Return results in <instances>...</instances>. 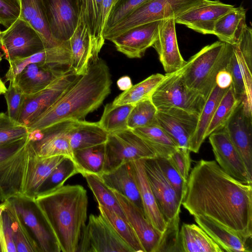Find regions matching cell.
Masks as SVG:
<instances>
[{
	"instance_id": "cell-1",
	"label": "cell",
	"mask_w": 252,
	"mask_h": 252,
	"mask_svg": "<svg viewBox=\"0 0 252 252\" xmlns=\"http://www.w3.org/2000/svg\"><path fill=\"white\" fill-rule=\"evenodd\" d=\"M182 205L247 241L252 236V186L225 172L215 160L201 159L189 174Z\"/></svg>"
},
{
	"instance_id": "cell-2",
	"label": "cell",
	"mask_w": 252,
	"mask_h": 252,
	"mask_svg": "<svg viewBox=\"0 0 252 252\" xmlns=\"http://www.w3.org/2000/svg\"><path fill=\"white\" fill-rule=\"evenodd\" d=\"M108 66L101 59L92 62L87 71L78 75L65 91L28 126L29 132L70 120H81L96 110L111 93Z\"/></svg>"
},
{
	"instance_id": "cell-3",
	"label": "cell",
	"mask_w": 252,
	"mask_h": 252,
	"mask_svg": "<svg viewBox=\"0 0 252 252\" xmlns=\"http://www.w3.org/2000/svg\"><path fill=\"white\" fill-rule=\"evenodd\" d=\"M34 201L62 252H76L87 220L88 197L81 185H63L38 194Z\"/></svg>"
},
{
	"instance_id": "cell-4",
	"label": "cell",
	"mask_w": 252,
	"mask_h": 252,
	"mask_svg": "<svg viewBox=\"0 0 252 252\" xmlns=\"http://www.w3.org/2000/svg\"><path fill=\"white\" fill-rule=\"evenodd\" d=\"M232 45L217 41L202 48L186 61L183 73L186 85L205 100L216 85L218 73L226 67Z\"/></svg>"
},
{
	"instance_id": "cell-5",
	"label": "cell",
	"mask_w": 252,
	"mask_h": 252,
	"mask_svg": "<svg viewBox=\"0 0 252 252\" xmlns=\"http://www.w3.org/2000/svg\"><path fill=\"white\" fill-rule=\"evenodd\" d=\"M185 64L179 70L165 74L151 100L157 109L177 108L199 115L206 100L186 85L183 78Z\"/></svg>"
},
{
	"instance_id": "cell-6",
	"label": "cell",
	"mask_w": 252,
	"mask_h": 252,
	"mask_svg": "<svg viewBox=\"0 0 252 252\" xmlns=\"http://www.w3.org/2000/svg\"><path fill=\"white\" fill-rule=\"evenodd\" d=\"M200 0H149L115 26L103 33L110 40L134 27L167 18L175 19Z\"/></svg>"
},
{
	"instance_id": "cell-7",
	"label": "cell",
	"mask_w": 252,
	"mask_h": 252,
	"mask_svg": "<svg viewBox=\"0 0 252 252\" xmlns=\"http://www.w3.org/2000/svg\"><path fill=\"white\" fill-rule=\"evenodd\" d=\"M104 146L103 173L126 163L158 157L146 142L129 128L108 133Z\"/></svg>"
},
{
	"instance_id": "cell-8",
	"label": "cell",
	"mask_w": 252,
	"mask_h": 252,
	"mask_svg": "<svg viewBox=\"0 0 252 252\" xmlns=\"http://www.w3.org/2000/svg\"><path fill=\"white\" fill-rule=\"evenodd\" d=\"M76 252H134L100 214H91Z\"/></svg>"
},
{
	"instance_id": "cell-9",
	"label": "cell",
	"mask_w": 252,
	"mask_h": 252,
	"mask_svg": "<svg viewBox=\"0 0 252 252\" xmlns=\"http://www.w3.org/2000/svg\"><path fill=\"white\" fill-rule=\"evenodd\" d=\"M44 48L38 33L21 19L0 32V52L9 63L30 57Z\"/></svg>"
},
{
	"instance_id": "cell-10",
	"label": "cell",
	"mask_w": 252,
	"mask_h": 252,
	"mask_svg": "<svg viewBox=\"0 0 252 252\" xmlns=\"http://www.w3.org/2000/svg\"><path fill=\"white\" fill-rule=\"evenodd\" d=\"M8 200L41 252H61L53 233L34 199L19 195Z\"/></svg>"
},
{
	"instance_id": "cell-11",
	"label": "cell",
	"mask_w": 252,
	"mask_h": 252,
	"mask_svg": "<svg viewBox=\"0 0 252 252\" xmlns=\"http://www.w3.org/2000/svg\"><path fill=\"white\" fill-rule=\"evenodd\" d=\"M78 75L70 67L39 91L25 94L17 122L27 126L52 105Z\"/></svg>"
},
{
	"instance_id": "cell-12",
	"label": "cell",
	"mask_w": 252,
	"mask_h": 252,
	"mask_svg": "<svg viewBox=\"0 0 252 252\" xmlns=\"http://www.w3.org/2000/svg\"><path fill=\"white\" fill-rule=\"evenodd\" d=\"M27 136L0 144V196L11 191L21 181L26 168L20 151L27 145Z\"/></svg>"
},
{
	"instance_id": "cell-13",
	"label": "cell",
	"mask_w": 252,
	"mask_h": 252,
	"mask_svg": "<svg viewBox=\"0 0 252 252\" xmlns=\"http://www.w3.org/2000/svg\"><path fill=\"white\" fill-rule=\"evenodd\" d=\"M199 116L183 109L166 108L158 109L154 123L172 138L179 148L186 150H189V142L196 130Z\"/></svg>"
},
{
	"instance_id": "cell-14",
	"label": "cell",
	"mask_w": 252,
	"mask_h": 252,
	"mask_svg": "<svg viewBox=\"0 0 252 252\" xmlns=\"http://www.w3.org/2000/svg\"><path fill=\"white\" fill-rule=\"evenodd\" d=\"M234 7L219 0H200L176 17L175 21L200 33L213 34L217 21Z\"/></svg>"
},
{
	"instance_id": "cell-15",
	"label": "cell",
	"mask_w": 252,
	"mask_h": 252,
	"mask_svg": "<svg viewBox=\"0 0 252 252\" xmlns=\"http://www.w3.org/2000/svg\"><path fill=\"white\" fill-rule=\"evenodd\" d=\"M208 137L216 162L220 167L237 180L252 185V178L225 128L216 131Z\"/></svg>"
},
{
	"instance_id": "cell-16",
	"label": "cell",
	"mask_w": 252,
	"mask_h": 252,
	"mask_svg": "<svg viewBox=\"0 0 252 252\" xmlns=\"http://www.w3.org/2000/svg\"><path fill=\"white\" fill-rule=\"evenodd\" d=\"M145 172L158 206L166 221L181 212V203L156 158L143 159Z\"/></svg>"
},
{
	"instance_id": "cell-17",
	"label": "cell",
	"mask_w": 252,
	"mask_h": 252,
	"mask_svg": "<svg viewBox=\"0 0 252 252\" xmlns=\"http://www.w3.org/2000/svg\"><path fill=\"white\" fill-rule=\"evenodd\" d=\"M29 138L37 157L63 156L73 160V151L65 132L64 123L29 132Z\"/></svg>"
},
{
	"instance_id": "cell-18",
	"label": "cell",
	"mask_w": 252,
	"mask_h": 252,
	"mask_svg": "<svg viewBox=\"0 0 252 252\" xmlns=\"http://www.w3.org/2000/svg\"><path fill=\"white\" fill-rule=\"evenodd\" d=\"M231 45L226 68L231 73L235 94L241 100L245 112L252 116V63L245 58L237 43Z\"/></svg>"
},
{
	"instance_id": "cell-19",
	"label": "cell",
	"mask_w": 252,
	"mask_h": 252,
	"mask_svg": "<svg viewBox=\"0 0 252 252\" xmlns=\"http://www.w3.org/2000/svg\"><path fill=\"white\" fill-rule=\"evenodd\" d=\"M51 32L60 41H67L75 30L79 15L72 0H42Z\"/></svg>"
},
{
	"instance_id": "cell-20",
	"label": "cell",
	"mask_w": 252,
	"mask_h": 252,
	"mask_svg": "<svg viewBox=\"0 0 252 252\" xmlns=\"http://www.w3.org/2000/svg\"><path fill=\"white\" fill-rule=\"evenodd\" d=\"M175 25L174 18L160 20L156 39L152 46L166 73L179 70L186 63L179 50Z\"/></svg>"
},
{
	"instance_id": "cell-21",
	"label": "cell",
	"mask_w": 252,
	"mask_h": 252,
	"mask_svg": "<svg viewBox=\"0 0 252 252\" xmlns=\"http://www.w3.org/2000/svg\"><path fill=\"white\" fill-rule=\"evenodd\" d=\"M159 22L154 21L134 27L110 41L114 43L118 51L127 57L141 58L154 43Z\"/></svg>"
},
{
	"instance_id": "cell-22",
	"label": "cell",
	"mask_w": 252,
	"mask_h": 252,
	"mask_svg": "<svg viewBox=\"0 0 252 252\" xmlns=\"http://www.w3.org/2000/svg\"><path fill=\"white\" fill-rule=\"evenodd\" d=\"M224 128L252 178V116L246 113L241 102Z\"/></svg>"
},
{
	"instance_id": "cell-23",
	"label": "cell",
	"mask_w": 252,
	"mask_h": 252,
	"mask_svg": "<svg viewBox=\"0 0 252 252\" xmlns=\"http://www.w3.org/2000/svg\"><path fill=\"white\" fill-rule=\"evenodd\" d=\"M117 198L145 252H157L162 233L158 231L146 218L144 213L127 198L111 189Z\"/></svg>"
},
{
	"instance_id": "cell-24",
	"label": "cell",
	"mask_w": 252,
	"mask_h": 252,
	"mask_svg": "<svg viewBox=\"0 0 252 252\" xmlns=\"http://www.w3.org/2000/svg\"><path fill=\"white\" fill-rule=\"evenodd\" d=\"M71 50L68 41H63L55 46L44 48L27 58L14 60L9 63V68L5 75V81H12L27 65L40 63L56 67H70Z\"/></svg>"
},
{
	"instance_id": "cell-25",
	"label": "cell",
	"mask_w": 252,
	"mask_h": 252,
	"mask_svg": "<svg viewBox=\"0 0 252 252\" xmlns=\"http://www.w3.org/2000/svg\"><path fill=\"white\" fill-rule=\"evenodd\" d=\"M79 17L77 27L68 41L71 55L70 68L76 75H82L87 71L91 63L99 59V53L93 45L88 27Z\"/></svg>"
},
{
	"instance_id": "cell-26",
	"label": "cell",
	"mask_w": 252,
	"mask_h": 252,
	"mask_svg": "<svg viewBox=\"0 0 252 252\" xmlns=\"http://www.w3.org/2000/svg\"><path fill=\"white\" fill-rule=\"evenodd\" d=\"M68 68L32 63L25 67L11 82L14 83L25 94H30L45 88Z\"/></svg>"
},
{
	"instance_id": "cell-27",
	"label": "cell",
	"mask_w": 252,
	"mask_h": 252,
	"mask_svg": "<svg viewBox=\"0 0 252 252\" xmlns=\"http://www.w3.org/2000/svg\"><path fill=\"white\" fill-rule=\"evenodd\" d=\"M63 122L73 152L104 144L107 140L108 133L101 127L98 122L83 120Z\"/></svg>"
},
{
	"instance_id": "cell-28",
	"label": "cell",
	"mask_w": 252,
	"mask_h": 252,
	"mask_svg": "<svg viewBox=\"0 0 252 252\" xmlns=\"http://www.w3.org/2000/svg\"><path fill=\"white\" fill-rule=\"evenodd\" d=\"M100 177L109 188L126 196L144 213L133 162L123 164Z\"/></svg>"
},
{
	"instance_id": "cell-29",
	"label": "cell",
	"mask_w": 252,
	"mask_h": 252,
	"mask_svg": "<svg viewBox=\"0 0 252 252\" xmlns=\"http://www.w3.org/2000/svg\"><path fill=\"white\" fill-rule=\"evenodd\" d=\"M144 214L147 220L160 233L165 230L167 221L161 213L150 186L143 159L133 162Z\"/></svg>"
},
{
	"instance_id": "cell-30",
	"label": "cell",
	"mask_w": 252,
	"mask_h": 252,
	"mask_svg": "<svg viewBox=\"0 0 252 252\" xmlns=\"http://www.w3.org/2000/svg\"><path fill=\"white\" fill-rule=\"evenodd\" d=\"M19 18L27 22L39 34L45 48L55 46L63 41L56 39L52 34L42 0H19Z\"/></svg>"
},
{
	"instance_id": "cell-31",
	"label": "cell",
	"mask_w": 252,
	"mask_h": 252,
	"mask_svg": "<svg viewBox=\"0 0 252 252\" xmlns=\"http://www.w3.org/2000/svg\"><path fill=\"white\" fill-rule=\"evenodd\" d=\"M246 12L247 10L241 5L234 7L219 19L213 34L220 41L230 45L236 44L247 26Z\"/></svg>"
},
{
	"instance_id": "cell-32",
	"label": "cell",
	"mask_w": 252,
	"mask_h": 252,
	"mask_svg": "<svg viewBox=\"0 0 252 252\" xmlns=\"http://www.w3.org/2000/svg\"><path fill=\"white\" fill-rule=\"evenodd\" d=\"M196 223L224 251L249 252L247 241L236 234L203 217H194Z\"/></svg>"
},
{
	"instance_id": "cell-33",
	"label": "cell",
	"mask_w": 252,
	"mask_h": 252,
	"mask_svg": "<svg viewBox=\"0 0 252 252\" xmlns=\"http://www.w3.org/2000/svg\"><path fill=\"white\" fill-rule=\"evenodd\" d=\"M179 234L183 252H224L199 225L183 223Z\"/></svg>"
},
{
	"instance_id": "cell-34",
	"label": "cell",
	"mask_w": 252,
	"mask_h": 252,
	"mask_svg": "<svg viewBox=\"0 0 252 252\" xmlns=\"http://www.w3.org/2000/svg\"><path fill=\"white\" fill-rule=\"evenodd\" d=\"M228 89H221L216 85L206 99L199 115L196 130L189 142L188 149L190 152L195 153L199 152L202 143L206 138V131L216 109Z\"/></svg>"
},
{
	"instance_id": "cell-35",
	"label": "cell",
	"mask_w": 252,
	"mask_h": 252,
	"mask_svg": "<svg viewBox=\"0 0 252 252\" xmlns=\"http://www.w3.org/2000/svg\"><path fill=\"white\" fill-rule=\"evenodd\" d=\"M131 130L155 151L157 158L168 159L179 148L172 138L155 123Z\"/></svg>"
},
{
	"instance_id": "cell-36",
	"label": "cell",
	"mask_w": 252,
	"mask_h": 252,
	"mask_svg": "<svg viewBox=\"0 0 252 252\" xmlns=\"http://www.w3.org/2000/svg\"><path fill=\"white\" fill-rule=\"evenodd\" d=\"M104 160V144L73 152V161L83 177L94 175L100 177L103 173Z\"/></svg>"
},
{
	"instance_id": "cell-37",
	"label": "cell",
	"mask_w": 252,
	"mask_h": 252,
	"mask_svg": "<svg viewBox=\"0 0 252 252\" xmlns=\"http://www.w3.org/2000/svg\"><path fill=\"white\" fill-rule=\"evenodd\" d=\"M165 75L154 74L141 82L134 85L128 90L124 91L112 102L114 105H135L141 101L151 99V96Z\"/></svg>"
},
{
	"instance_id": "cell-38",
	"label": "cell",
	"mask_w": 252,
	"mask_h": 252,
	"mask_svg": "<svg viewBox=\"0 0 252 252\" xmlns=\"http://www.w3.org/2000/svg\"><path fill=\"white\" fill-rule=\"evenodd\" d=\"M234 94L232 85L219 102L206 133V138L212 133L223 128L241 103Z\"/></svg>"
},
{
	"instance_id": "cell-39",
	"label": "cell",
	"mask_w": 252,
	"mask_h": 252,
	"mask_svg": "<svg viewBox=\"0 0 252 252\" xmlns=\"http://www.w3.org/2000/svg\"><path fill=\"white\" fill-rule=\"evenodd\" d=\"M134 105H114L107 104L100 120L98 122L102 128L108 133H115L128 129L127 119Z\"/></svg>"
},
{
	"instance_id": "cell-40",
	"label": "cell",
	"mask_w": 252,
	"mask_h": 252,
	"mask_svg": "<svg viewBox=\"0 0 252 252\" xmlns=\"http://www.w3.org/2000/svg\"><path fill=\"white\" fill-rule=\"evenodd\" d=\"M6 209L11 220L13 238L17 252H41L38 245L23 223L12 203L7 200Z\"/></svg>"
},
{
	"instance_id": "cell-41",
	"label": "cell",
	"mask_w": 252,
	"mask_h": 252,
	"mask_svg": "<svg viewBox=\"0 0 252 252\" xmlns=\"http://www.w3.org/2000/svg\"><path fill=\"white\" fill-rule=\"evenodd\" d=\"M88 186L92 191L98 205L113 211L126 219L124 213L112 190L103 181L101 177L94 175L84 177Z\"/></svg>"
},
{
	"instance_id": "cell-42",
	"label": "cell",
	"mask_w": 252,
	"mask_h": 252,
	"mask_svg": "<svg viewBox=\"0 0 252 252\" xmlns=\"http://www.w3.org/2000/svg\"><path fill=\"white\" fill-rule=\"evenodd\" d=\"M100 214L111 224L119 236L134 250V252H145L132 227L126 219L100 205Z\"/></svg>"
},
{
	"instance_id": "cell-43",
	"label": "cell",
	"mask_w": 252,
	"mask_h": 252,
	"mask_svg": "<svg viewBox=\"0 0 252 252\" xmlns=\"http://www.w3.org/2000/svg\"><path fill=\"white\" fill-rule=\"evenodd\" d=\"M66 157L57 156L47 158L37 157L34 172L27 186L25 196L34 199L42 184L55 168Z\"/></svg>"
},
{
	"instance_id": "cell-44",
	"label": "cell",
	"mask_w": 252,
	"mask_h": 252,
	"mask_svg": "<svg viewBox=\"0 0 252 252\" xmlns=\"http://www.w3.org/2000/svg\"><path fill=\"white\" fill-rule=\"evenodd\" d=\"M79 16L82 18L91 34L93 46L100 52L102 47L95 37L96 27L103 0H72Z\"/></svg>"
},
{
	"instance_id": "cell-45",
	"label": "cell",
	"mask_w": 252,
	"mask_h": 252,
	"mask_svg": "<svg viewBox=\"0 0 252 252\" xmlns=\"http://www.w3.org/2000/svg\"><path fill=\"white\" fill-rule=\"evenodd\" d=\"M78 173L73 160L65 157L42 184L38 194L62 187L67 180Z\"/></svg>"
},
{
	"instance_id": "cell-46",
	"label": "cell",
	"mask_w": 252,
	"mask_h": 252,
	"mask_svg": "<svg viewBox=\"0 0 252 252\" xmlns=\"http://www.w3.org/2000/svg\"><path fill=\"white\" fill-rule=\"evenodd\" d=\"M157 110L151 99L137 103L129 115L127 123L128 128L133 129L153 124Z\"/></svg>"
},
{
	"instance_id": "cell-47",
	"label": "cell",
	"mask_w": 252,
	"mask_h": 252,
	"mask_svg": "<svg viewBox=\"0 0 252 252\" xmlns=\"http://www.w3.org/2000/svg\"><path fill=\"white\" fill-rule=\"evenodd\" d=\"M149 0H117L109 13L103 33L115 26L139 7Z\"/></svg>"
},
{
	"instance_id": "cell-48",
	"label": "cell",
	"mask_w": 252,
	"mask_h": 252,
	"mask_svg": "<svg viewBox=\"0 0 252 252\" xmlns=\"http://www.w3.org/2000/svg\"><path fill=\"white\" fill-rule=\"evenodd\" d=\"M180 214L167 221L157 252H182L179 234Z\"/></svg>"
},
{
	"instance_id": "cell-49",
	"label": "cell",
	"mask_w": 252,
	"mask_h": 252,
	"mask_svg": "<svg viewBox=\"0 0 252 252\" xmlns=\"http://www.w3.org/2000/svg\"><path fill=\"white\" fill-rule=\"evenodd\" d=\"M29 134L27 126L13 120L7 114L0 113V144L27 136Z\"/></svg>"
},
{
	"instance_id": "cell-50",
	"label": "cell",
	"mask_w": 252,
	"mask_h": 252,
	"mask_svg": "<svg viewBox=\"0 0 252 252\" xmlns=\"http://www.w3.org/2000/svg\"><path fill=\"white\" fill-rule=\"evenodd\" d=\"M156 158L162 172L174 189L178 200L182 204L187 191V182L182 178L168 158Z\"/></svg>"
},
{
	"instance_id": "cell-51",
	"label": "cell",
	"mask_w": 252,
	"mask_h": 252,
	"mask_svg": "<svg viewBox=\"0 0 252 252\" xmlns=\"http://www.w3.org/2000/svg\"><path fill=\"white\" fill-rule=\"evenodd\" d=\"M7 108V115L13 120L17 122L19 119L25 94L13 82L9 85L3 94Z\"/></svg>"
},
{
	"instance_id": "cell-52",
	"label": "cell",
	"mask_w": 252,
	"mask_h": 252,
	"mask_svg": "<svg viewBox=\"0 0 252 252\" xmlns=\"http://www.w3.org/2000/svg\"><path fill=\"white\" fill-rule=\"evenodd\" d=\"M0 252H17L13 238L11 220L6 208L0 219Z\"/></svg>"
},
{
	"instance_id": "cell-53",
	"label": "cell",
	"mask_w": 252,
	"mask_h": 252,
	"mask_svg": "<svg viewBox=\"0 0 252 252\" xmlns=\"http://www.w3.org/2000/svg\"><path fill=\"white\" fill-rule=\"evenodd\" d=\"M20 13L19 0H0V25L5 29L19 18Z\"/></svg>"
},
{
	"instance_id": "cell-54",
	"label": "cell",
	"mask_w": 252,
	"mask_h": 252,
	"mask_svg": "<svg viewBox=\"0 0 252 252\" xmlns=\"http://www.w3.org/2000/svg\"><path fill=\"white\" fill-rule=\"evenodd\" d=\"M190 152L189 150L178 148L168 158L182 178L186 182L188 181L190 168Z\"/></svg>"
},
{
	"instance_id": "cell-55",
	"label": "cell",
	"mask_w": 252,
	"mask_h": 252,
	"mask_svg": "<svg viewBox=\"0 0 252 252\" xmlns=\"http://www.w3.org/2000/svg\"><path fill=\"white\" fill-rule=\"evenodd\" d=\"M117 0H103L96 27L95 37L98 44L102 47L105 42L103 34L106 22L111 9Z\"/></svg>"
},
{
	"instance_id": "cell-56",
	"label": "cell",
	"mask_w": 252,
	"mask_h": 252,
	"mask_svg": "<svg viewBox=\"0 0 252 252\" xmlns=\"http://www.w3.org/2000/svg\"><path fill=\"white\" fill-rule=\"evenodd\" d=\"M232 83L231 73L225 67L221 69L217 74L216 78V85L223 89L228 88Z\"/></svg>"
},
{
	"instance_id": "cell-57",
	"label": "cell",
	"mask_w": 252,
	"mask_h": 252,
	"mask_svg": "<svg viewBox=\"0 0 252 252\" xmlns=\"http://www.w3.org/2000/svg\"><path fill=\"white\" fill-rule=\"evenodd\" d=\"M117 84L120 90L125 91L130 89L132 86V83L130 78L128 76H124L120 78Z\"/></svg>"
},
{
	"instance_id": "cell-58",
	"label": "cell",
	"mask_w": 252,
	"mask_h": 252,
	"mask_svg": "<svg viewBox=\"0 0 252 252\" xmlns=\"http://www.w3.org/2000/svg\"><path fill=\"white\" fill-rule=\"evenodd\" d=\"M6 90L7 88L5 87L4 83L1 80V79H0V95L1 94H3Z\"/></svg>"
},
{
	"instance_id": "cell-59",
	"label": "cell",
	"mask_w": 252,
	"mask_h": 252,
	"mask_svg": "<svg viewBox=\"0 0 252 252\" xmlns=\"http://www.w3.org/2000/svg\"><path fill=\"white\" fill-rule=\"evenodd\" d=\"M7 203V200H6L2 202V203L0 204V219L3 212L4 211L6 207Z\"/></svg>"
},
{
	"instance_id": "cell-60",
	"label": "cell",
	"mask_w": 252,
	"mask_h": 252,
	"mask_svg": "<svg viewBox=\"0 0 252 252\" xmlns=\"http://www.w3.org/2000/svg\"><path fill=\"white\" fill-rule=\"evenodd\" d=\"M2 55L1 53L0 52V62H1V61L2 60ZM0 79H1L0 78Z\"/></svg>"
},
{
	"instance_id": "cell-61",
	"label": "cell",
	"mask_w": 252,
	"mask_h": 252,
	"mask_svg": "<svg viewBox=\"0 0 252 252\" xmlns=\"http://www.w3.org/2000/svg\"></svg>"
}]
</instances>
